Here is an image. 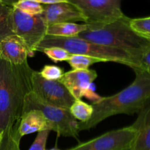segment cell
I'll return each instance as SVG.
<instances>
[{
    "instance_id": "10",
    "label": "cell",
    "mask_w": 150,
    "mask_h": 150,
    "mask_svg": "<svg viewBox=\"0 0 150 150\" xmlns=\"http://www.w3.org/2000/svg\"><path fill=\"white\" fill-rule=\"evenodd\" d=\"M43 11L40 16L47 26L60 23H75L85 19L80 10L69 1L52 4H42Z\"/></svg>"
},
{
    "instance_id": "25",
    "label": "cell",
    "mask_w": 150,
    "mask_h": 150,
    "mask_svg": "<svg viewBox=\"0 0 150 150\" xmlns=\"http://www.w3.org/2000/svg\"><path fill=\"white\" fill-rule=\"evenodd\" d=\"M142 69L150 73V42L143 52L141 60Z\"/></svg>"
},
{
    "instance_id": "14",
    "label": "cell",
    "mask_w": 150,
    "mask_h": 150,
    "mask_svg": "<svg viewBox=\"0 0 150 150\" xmlns=\"http://www.w3.org/2000/svg\"><path fill=\"white\" fill-rule=\"evenodd\" d=\"M44 130H50L49 125L40 111L34 109L23 114L18 122V133L21 137Z\"/></svg>"
},
{
    "instance_id": "6",
    "label": "cell",
    "mask_w": 150,
    "mask_h": 150,
    "mask_svg": "<svg viewBox=\"0 0 150 150\" xmlns=\"http://www.w3.org/2000/svg\"><path fill=\"white\" fill-rule=\"evenodd\" d=\"M47 27L40 15L32 16L13 7V32L25 44L30 57L35 55L38 45L46 35Z\"/></svg>"
},
{
    "instance_id": "3",
    "label": "cell",
    "mask_w": 150,
    "mask_h": 150,
    "mask_svg": "<svg viewBox=\"0 0 150 150\" xmlns=\"http://www.w3.org/2000/svg\"><path fill=\"white\" fill-rule=\"evenodd\" d=\"M130 21V18L125 16L107 24H86L87 29L77 37L94 43L124 51L136 60L142 69V54L150 41L132 29Z\"/></svg>"
},
{
    "instance_id": "8",
    "label": "cell",
    "mask_w": 150,
    "mask_h": 150,
    "mask_svg": "<svg viewBox=\"0 0 150 150\" xmlns=\"http://www.w3.org/2000/svg\"><path fill=\"white\" fill-rule=\"evenodd\" d=\"M32 83V92L50 105L70 110L76 100L61 81L47 80L38 71L34 70Z\"/></svg>"
},
{
    "instance_id": "13",
    "label": "cell",
    "mask_w": 150,
    "mask_h": 150,
    "mask_svg": "<svg viewBox=\"0 0 150 150\" xmlns=\"http://www.w3.org/2000/svg\"><path fill=\"white\" fill-rule=\"evenodd\" d=\"M133 125L138 133L130 150H150V106L145 107Z\"/></svg>"
},
{
    "instance_id": "9",
    "label": "cell",
    "mask_w": 150,
    "mask_h": 150,
    "mask_svg": "<svg viewBox=\"0 0 150 150\" xmlns=\"http://www.w3.org/2000/svg\"><path fill=\"white\" fill-rule=\"evenodd\" d=\"M134 125L107 132L70 150H130L137 136Z\"/></svg>"
},
{
    "instance_id": "11",
    "label": "cell",
    "mask_w": 150,
    "mask_h": 150,
    "mask_svg": "<svg viewBox=\"0 0 150 150\" xmlns=\"http://www.w3.org/2000/svg\"><path fill=\"white\" fill-rule=\"evenodd\" d=\"M98 73L94 70H72L64 73L59 80L76 100L81 99L87 89L91 87Z\"/></svg>"
},
{
    "instance_id": "28",
    "label": "cell",
    "mask_w": 150,
    "mask_h": 150,
    "mask_svg": "<svg viewBox=\"0 0 150 150\" xmlns=\"http://www.w3.org/2000/svg\"><path fill=\"white\" fill-rule=\"evenodd\" d=\"M45 150H61L59 149H58V148H53V149H45ZM67 150H70V149H67Z\"/></svg>"
},
{
    "instance_id": "1",
    "label": "cell",
    "mask_w": 150,
    "mask_h": 150,
    "mask_svg": "<svg viewBox=\"0 0 150 150\" xmlns=\"http://www.w3.org/2000/svg\"><path fill=\"white\" fill-rule=\"evenodd\" d=\"M33 72L28 62L13 64L0 58V133L20 121Z\"/></svg>"
},
{
    "instance_id": "15",
    "label": "cell",
    "mask_w": 150,
    "mask_h": 150,
    "mask_svg": "<svg viewBox=\"0 0 150 150\" xmlns=\"http://www.w3.org/2000/svg\"><path fill=\"white\" fill-rule=\"evenodd\" d=\"M87 29L86 23L79 24L76 23H60L48 26L46 35L62 38H74Z\"/></svg>"
},
{
    "instance_id": "16",
    "label": "cell",
    "mask_w": 150,
    "mask_h": 150,
    "mask_svg": "<svg viewBox=\"0 0 150 150\" xmlns=\"http://www.w3.org/2000/svg\"><path fill=\"white\" fill-rule=\"evenodd\" d=\"M13 7L0 0V40L15 35L13 30Z\"/></svg>"
},
{
    "instance_id": "17",
    "label": "cell",
    "mask_w": 150,
    "mask_h": 150,
    "mask_svg": "<svg viewBox=\"0 0 150 150\" xmlns=\"http://www.w3.org/2000/svg\"><path fill=\"white\" fill-rule=\"evenodd\" d=\"M18 122L19 121L2 132L0 150H21L20 142L22 137L18 133Z\"/></svg>"
},
{
    "instance_id": "23",
    "label": "cell",
    "mask_w": 150,
    "mask_h": 150,
    "mask_svg": "<svg viewBox=\"0 0 150 150\" xmlns=\"http://www.w3.org/2000/svg\"><path fill=\"white\" fill-rule=\"evenodd\" d=\"M44 79L50 81H59L64 75V70L57 65H45L40 72Z\"/></svg>"
},
{
    "instance_id": "7",
    "label": "cell",
    "mask_w": 150,
    "mask_h": 150,
    "mask_svg": "<svg viewBox=\"0 0 150 150\" xmlns=\"http://www.w3.org/2000/svg\"><path fill=\"white\" fill-rule=\"evenodd\" d=\"M81 11L87 25H104L124 17L122 0H67Z\"/></svg>"
},
{
    "instance_id": "5",
    "label": "cell",
    "mask_w": 150,
    "mask_h": 150,
    "mask_svg": "<svg viewBox=\"0 0 150 150\" xmlns=\"http://www.w3.org/2000/svg\"><path fill=\"white\" fill-rule=\"evenodd\" d=\"M38 110L48 122L50 130L56 132L59 136L73 137L79 136V122L73 117L69 109L59 108L42 101L33 92L25 98L23 113L31 110Z\"/></svg>"
},
{
    "instance_id": "24",
    "label": "cell",
    "mask_w": 150,
    "mask_h": 150,
    "mask_svg": "<svg viewBox=\"0 0 150 150\" xmlns=\"http://www.w3.org/2000/svg\"><path fill=\"white\" fill-rule=\"evenodd\" d=\"M51 130H44L38 133L35 141L28 150H45L47 139Z\"/></svg>"
},
{
    "instance_id": "19",
    "label": "cell",
    "mask_w": 150,
    "mask_h": 150,
    "mask_svg": "<svg viewBox=\"0 0 150 150\" xmlns=\"http://www.w3.org/2000/svg\"><path fill=\"white\" fill-rule=\"evenodd\" d=\"M73 70H88L91 65L99 62H105L100 59L80 54H71L67 60Z\"/></svg>"
},
{
    "instance_id": "27",
    "label": "cell",
    "mask_w": 150,
    "mask_h": 150,
    "mask_svg": "<svg viewBox=\"0 0 150 150\" xmlns=\"http://www.w3.org/2000/svg\"><path fill=\"white\" fill-rule=\"evenodd\" d=\"M4 4H5L6 5L10 6V7H13L15 4L17 2L18 0H1Z\"/></svg>"
},
{
    "instance_id": "26",
    "label": "cell",
    "mask_w": 150,
    "mask_h": 150,
    "mask_svg": "<svg viewBox=\"0 0 150 150\" xmlns=\"http://www.w3.org/2000/svg\"><path fill=\"white\" fill-rule=\"evenodd\" d=\"M42 4H52L59 2H66L67 0H36Z\"/></svg>"
},
{
    "instance_id": "12",
    "label": "cell",
    "mask_w": 150,
    "mask_h": 150,
    "mask_svg": "<svg viewBox=\"0 0 150 150\" xmlns=\"http://www.w3.org/2000/svg\"><path fill=\"white\" fill-rule=\"evenodd\" d=\"M30 57L23 41L16 35L7 37L0 40V58L13 64H22Z\"/></svg>"
},
{
    "instance_id": "21",
    "label": "cell",
    "mask_w": 150,
    "mask_h": 150,
    "mask_svg": "<svg viewBox=\"0 0 150 150\" xmlns=\"http://www.w3.org/2000/svg\"><path fill=\"white\" fill-rule=\"evenodd\" d=\"M130 25L132 29L138 35L150 41V16L130 18Z\"/></svg>"
},
{
    "instance_id": "22",
    "label": "cell",
    "mask_w": 150,
    "mask_h": 150,
    "mask_svg": "<svg viewBox=\"0 0 150 150\" xmlns=\"http://www.w3.org/2000/svg\"><path fill=\"white\" fill-rule=\"evenodd\" d=\"M40 52L44 53L48 58L54 62L67 61L71 54L65 49L60 47H49L42 49Z\"/></svg>"
},
{
    "instance_id": "20",
    "label": "cell",
    "mask_w": 150,
    "mask_h": 150,
    "mask_svg": "<svg viewBox=\"0 0 150 150\" xmlns=\"http://www.w3.org/2000/svg\"><path fill=\"white\" fill-rule=\"evenodd\" d=\"M13 7L32 16L40 15L43 11L42 4L36 0H18Z\"/></svg>"
},
{
    "instance_id": "4",
    "label": "cell",
    "mask_w": 150,
    "mask_h": 150,
    "mask_svg": "<svg viewBox=\"0 0 150 150\" xmlns=\"http://www.w3.org/2000/svg\"><path fill=\"white\" fill-rule=\"evenodd\" d=\"M60 47L65 49L70 54H80L100 59L104 62H114L125 64L133 70L141 69L136 60L125 52L115 48L103 46L94 43L78 37L62 38V37L45 35L36 51L40 52L42 49L49 47Z\"/></svg>"
},
{
    "instance_id": "2",
    "label": "cell",
    "mask_w": 150,
    "mask_h": 150,
    "mask_svg": "<svg viewBox=\"0 0 150 150\" xmlns=\"http://www.w3.org/2000/svg\"><path fill=\"white\" fill-rule=\"evenodd\" d=\"M134 81L112 96L102 98L92 104L93 114L89 121L79 122V130H90L108 117L117 114L132 115L146 107L150 100V73L142 69H135Z\"/></svg>"
},
{
    "instance_id": "18",
    "label": "cell",
    "mask_w": 150,
    "mask_h": 150,
    "mask_svg": "<svg viewBox=\"0 0 150 150\" xmlns=\"http://www.w3.org/2000/svg\"><path fill=\"white\" fill-rule=\"evenodd\" d=\"M70 111L76 120L81 122L89 121L93 114V107L92 105L86 103L81 99L75 100L73 105L70 108Z\"/></svg>"
},
{
    "instance_id": "29",
    "label": "cell",
    "mask_w": 150,
    "mask_h": 150,
    "mask_svg": "<svg viewBox=\"0 0 150 150\" xmlns=\"http://www.w3.org/2000/svg\"><path fill=\"white\" fill-rule=\"evenodd\" d=\"M1 138H2V133H0V143H1Z\"/></svg>"
}]
</instances>
